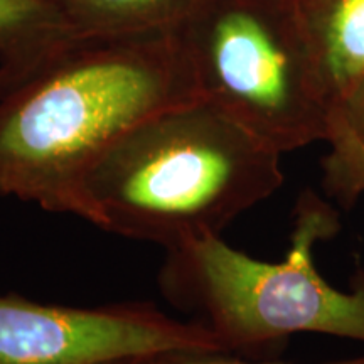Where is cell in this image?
Wrapping results in <instances>:
<instances>
[{
  "mask_svg": "<svg viewBox=\"0 0 364 364\" xmlns=\"http://www.w3.org/2000/svg\"><path fill=\"white\" fill-rule=\"evenodd\" d=\"M282 154L206 100L159 113L86 167L71 213L166 250L221 236L282 188Z\"/></svg>",
  "mask_w": 364,
  "mask_h": 364,
  "instance_id": "7a4b0ae2",
  "label": "cell"
},
{
  "mask_svg": "<svg viewBox=\"0 0 364 364\" xmlns=\"http://www.w3.org/2000/svg\"><path fill=\"white\" fill-rule=\"evenodd\" d=\"M299 2H300V0H299Z\"/></svg>",
  "mask_w": 364,
  "mask_h": 364,
  "instance_id": "4fadbf2b",
  "label": "cell"
},
{
  "mask_svg": "<svg viewBox=\"0 0 364 364\" xmlns=\"http://www.w3.org/2000/svg\"><path fill=\"white\" fill-rule=\"evenodd\" d=\"M322 159V188L341 208L351 209L364 194V144L336 108Z\"/></svg>",
  "mask_w": 364,
  "mask_h": 364,
  "instance_id": "9c48e42d",
  "label": "cell"
},
{
  "mask_svg": "<svg viewBox=\"0 0 364 364\" xmlns=\"http://www.w3.org/2000/svg\"><path fill=\"white\" fill-rule=\"evenodd\" d=\"M117 364H149V358H145V359H132V361H124V363H117Z\"/></svg>",
  "mask_w": 364,
  "mask_h": 364,
  "instance_id": "7c38bea8",
  "label": "cell"
},
{
  "mask_svg": "<svg viewBox=\"0 0 364 364\" xmlns=\"http://www.w3.org/2000/svg\"><path fill=\"white\" fill-rule=\"evenodd\" d=\"M338 112L364 144V81L338 103Z\"/></svg>",
  "mask_w": 364,
  "mask_h": 364,
  "instance_id": "8fae6325",
  "label": "cell"
},
{
  "mask_svg": "<svg viewBox=\"0 0 364 364\" xmlns=\"http://www.w3.org/2000/svg\"><path fill=\"white\" fill-rule=\"evenodd\" d=\"M149 364H285V363H248L243 359L231 358L228 351H209V349H194V351H174L161 356L149 358ZM324 364H364V354L358 358L331 361Z\"/></svg>",
  "mask_w": 364,
  "mask_h": 364,
  "instance_id": "30bf717a",
  "label": "cell"
},
{
  "mask_svg": "<svg viewBox=\"0 0 364 364\" xmlns=\"http://www.w3.org/2000/svg\"><path fill=\"white\" fill-rule=\"evenodd\" d=\"M174 29L203 100L282 156L326 142L336 105L299 0H198Z\"/></svg>",
  "mask_w": 364,
  "mask_h": 364,
  "instance_id": "277c9868",
  "label": "cell"
},
{
  "mask_svg": "<svg viewBox=\"0 0 364 364\" xmlns=\"http://www.w3.org/2000/svg\"><path fill=\"white\" fill-rule=\"evenodd\" d=\"M339 228L336 209L312 191L300 196L290 248L280 262L248 257L221 236L167 250L161 287L177 307L228 353L284 341L299 332L364 343V272L351 290L327 284L314 265V248Z\"/></svg>",
  "mask_w": 364,
  "mask_h": 364,
  "instance_id": "3957f363",
  "label": "cell"
},
{
  "mask_svg": "<svg viewBox=\"0 0 364 364\" xmlns=\"http://www.w3.org/2000/svg\"><path fill=\"white\" fill-rule=\"evenodd\" d=\"M336 107L364 81V0H300Z\"/></svg>",
  "mask_w": 364,
  "mask_h": 364,
  "instance_id": "8992f818",
  "label": "cell"
},
{
  "mask_svg": "<svg viewBox=\"0 0 364 364\" xmlns=\"http://www.w3.org/2000/svg\"><path fill=\"white\" fill-rule=\"evenodd\" d=\"M76 36L53 0H0V90Z\"/></svg>",
  "mask_w": 364,
  "mask_h": 364,
  "instance_id": "52a82bcc",
  "label": "cell"
},
{
  "mask_svg": "<svg viewBox=\"0 0 364 364\" xmlns=\"http://www.w3.org/2000/svg\"><path fill=\"white\" fill-rule=\"evenodd\" d=\"M196 100L176 29L76 36L0 90V194L71 213L76 182L100 154Z\"/></svg>",
  "mask_w": 364,
  "mask_h": 364,
  "instance_id": "6da1fadb",
  "label": "cell"
},
{
  "mask_svg": "<svg viewBox=\"0 0 364 364\" xmlns=\"http://www.w3.org/2000/svg\"><path fill=\"white\" fill-rule=\"evenodd\" d=\"M194 349L226 351L199 322L147 304L80 309L0 295V364H117Z\"/></svg>",
  "mask_w": 364,
  "mask_h": 364,
  "instance_id": "5b68a950",
  "label": "cell"
},
{
  "mask_svg": "<svg viewBox=\"0 0 364 364\" xmlns=\"http://www.w3.org/2000/svg\"><path fill=\"white\" fill-rule=\"evenodd\" d=\"M78 36L174 29L198 0H53Z\"/></svg>",
  "mask_w": 364,
  "mask_h": 364,
  "instance_id": "ba28073f",
  "label": "cell"
}]
</instances>
